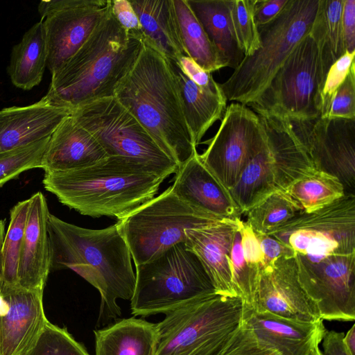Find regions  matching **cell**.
Here are the masks:
<instances>
[{"instance_id":"cell-1","label":"cell","mask_w":355,"mask_h":355,"mask_svg":"<svg viewBox=\"0 0 355 355\" xmlns=\"http://www.w3.org/2000/svg\"><path fill=\"white\" fill-rule=\"evenodd\" d=\"M48 232L51 268H69L98 291V322L119 318L121 309L116 300H131L136 277L130 250L116 223L92 230L49 214Z\"/></svg>"},{"instance_id":"cell-2","label":"cell","mask_w":355,"mask_h":355,"mask_svg":"<svg viewBox=\"0 0 355 355\" xmlns=\"http://www.w3.org/2000/svg\"><path fill=\"white\" fill-rule=\"evenodd\" d=\"M167 177L140 162L107 157L83 168L44 172V188L82 215L118 220L153 199Z\"/></svg>"},{"instance_id":"cell-3","label":"cell","mask_w":355,"mask_h":355,"mask_svg":"<svg viewBox=\"0 0 355 355\" xmlns=\"http://www.w3.org/2000/svg\"><path fill=\"white\" fill-rule=\"evenodd\" d=\"M143 46L142 37L124 29L111 10L83 46L51 75L46 95L71 111L114 97Z\"/></svg>"},{"instance_id":"cell-4","label":"cell","mask_w":355,"mask_h":355,"mask_svg":"<svg viewBox=\"0 0 355 355\" xmlns=\"http://www.w3.org/2000/svg\"><path fill=\"white\" fill-rule=\"evenodd\" d=\"M114 97L178 166L197 152L169 61L146 42Z\"/></svg>"},{"instance_id":"cell-5","label":"cell","mask_w":355,"mask_h":355,"mask_svg":"<svg viewBox=\"0 0 355 355\" xmlns=\"http://www.w3.org/2000/svg\"><path fill=\"white\" fill-rule=\"evenodd\" d=\"M320 0H288L270 22L257 26L259 46L220 87L229 101L254 102L300 41L309 35Z\"/></svg>"},{"instance_id":"cell-6","label":"cell","mask_w":355,"mask_h":355,"mask_svg":"<svg viewBox=\"0 0 355 355\" xmlns=\"http://www.w3.org/2000/svg\"><path fill=\"white\" fill-rule=\"evenodd\" d=\"M135 267V287L130 300L134 316L166 314L217 295L202 263L184 243Z\"/></svg>"},{"instance_id":"cell-7","label":"cell","mask_w":355,"mask_h":355,"mask_svg":"<svg viewBox=\"0 0 355 355\" xmlns=\"http://www.w3.org/2000/svg\"><path fill=\"white\" fill-rule=\"evenodd\" d=\"M240 297L216 295L165 314L155 355H217L242 322Z\"/></svg>"},{"instance_id":"cell-8","label":"cell","mask_w":355,"mask_h":355,"mask_svg":"<svg viewBox=\"0 0 355 355\" xmlns=\"http://www.w3.org/2000/svg\"><path fill=\"white\" fill-rule=\"evenodd\" d=\"M326 76L318 44L309 33L259 98L247 106L257 114L291 121L315 120L321 115V94Z\"/></svg>"},{"instance_id":"cell-9","label":"cell","mask_w":355,"mask_h":355,"mask_svg":"<svg viewBox=\"0 0 355 355\" xmlns=\"http://www.w3.org/2000/svg\"><path fill=\"white\" fill-rule=\"evenodd\" d=\"M214 220H220L196 211L168 187L116 223L136 266L184 243L187 230Z\"/></svg>"},{"instance_id":"cell-10","label":"cell","mask_w":355,"mask_h":355,"mask_svg":"<svg viewBox=\"0 0 355 355\" xmlns=\"http://www.w3.org/2000/svg\"><path fill=\"white\" fill-rule=\"evenodd\" d=\"M71 116L96 139L107 157L140 162L166 177L177 172L178 164L115 97L80 106Z\"/></svg>"},{"instance_id":"cell-11","label":"cell","mask_w":355,"mask_h":355,"mask_svg":"<svg viewBox=\"0 0 355 355\" xmlns=\"http://www.w3.org/2000/svg\"><path fill=\"white\" fill-rule=\"evenodd\" d=\"M266 234L308 257L355 253V194L345 193L318 210L302 211Z\"/></svg>"},{"instance_id":"cell-12","label":"cell","mask_w":355,"mask_h":355,"mask_svg":"<svg viewBox=\"0 0 355 355\" xmlns=\"http://www.w3.org/2000/svg\"><path fill=\"white\" fill-rule=\"evenodd\" d=\"M266 132L259 116L247 105L232 103L216 135L199 158L229 191L248 164L263 148Z\"/></svg>"},{"instance_id":"cell-13","label":"cell","mask_w":355,"mask_h":355,"mask_svg":"<svg viewBox=\"0 0 355 355\" xmlns=\"http://www.w3.org/2000/svg\"><path fill=\"white\" fill-rule=\"evenodd\" d=\"M299 281L320 318L355 319V253L308 257L295 254Z\"/></svg>"},{"instance_id":"cell-14","label":"cell","mask_w":355,"mask_h":355,"mask_svg":"<svg viewBox=\"0 0 355 355\" xmlns=\"http://www.w3.org/2000/svg\"><path fill=\"white\" fill-rule=\"evenodd\" d=\"M111 0H43L38 5L45 30L51 75L83 46L111 11Z\"/></svg>"},{"instance_id":"cell-15","label":"cell","mask_w":355,"mask_h":355,"mask_svg":"<svg viewBox=\"0 0 355 355\" xmlns=\"http://www.w3.org/2000/svg\"><path fill=\"white\" fill-rule=\"evenodd\" d=\"M289 121L315 168L336 176L345 193L355 194V119Z\"/></svg>"},{"instance_id":"cell-16","label":"cell","mask_w":355,"mask_h":355,"mask_svg":"<svg viewBox=\"0 0 355 355\" xmlns=\"http://www.w3.org/2000/svg\"><path fill=\"white\" fill-rule=\"evenodd\" d=\"M251 309L306 322L322 320L299 281L295 257L260 267Z\"/></svg>"},{"instance_id":"cell-17","label":"cell","mask_w":355,"mask_h":355,"mask_svg":"<svg viewBox=\"0 0 355 355\" xmlns=\"http://www.w3.org/2000/svg\"><path fill=\"white\" fill-rule=\"evenodd\" d=\"M43 291L1 288L0 355H28L49 322Z\"/></svg>"},{"instance_id":"cell-18","label":"cell","mask_w":355,"mask_h":355,"mask_svg":"<svg viewBox=\"0 0 355 355\" xmlns=\"http://www.w3.org/2000/svg\"><path fill=\"white\" fill-rule=\"evenodd\" d=\"M175 174L171 191L194 210L214 220L241 218L229 191L205 166L198 152Z\"/></svg>"},{"instance_id":"cell-19","label":"cell","mask_w":355,"mask_h":355,"mask_svg":"<svg viewBox=\"0 0 355 355\" xmlns=\"http://www.w3.org/2000/svg\"><path fill=\"white\" fill-rule=\"evenodd\" d=\"M241 218L214 220L186 231V248L199 259L217 294L237 297L230 270V253Z\"/></svg>"},{"instance_id":"cell-20","label":"cell","mask_w":355,"mask_h":355,"mask_svg":"<svg viewBox=\"0 0 355 355\" xmlns=\"http://www.w3.org/2000/svg\"><path fill=\"white\" fill-rule=\"evenodd\" d=\"M242 323L261 345L279 355H309L327 330L322 320L306 322L245 309Z\"/></svg>"},{"instance_id":"cell-21","label":"cell","mask_w":355,"mask_h":355,"mask_svg":"<svg viewBox=\"0 0 355 355\" xmlns=\"http://www.w3.org/2000/svg\"><path fill=\"white\" fill-rule=\"evenodd\" d=\"M71 110L45 95L25 106L0 110V153L23 147L51 136Z\"/></svg>"},{"instance_id":"cell-22","label":"cell","mask_w":355,"mask_h":355,"mask_svg":"<svg viewBox=\"0 0 355 355\" xmlns=\"http://www.w3.org/2000/svg\"><path fill=\"white\" fill-rule=\"evenodd\" d=\"M29 201L17 272V288L44 291L51 269L48 232L50 213L42 192L34 193Z\"/></svg>"},{"instance_id":"cell-23","label":"cell","mask_w":355,"mask_h":355,"mask_svg":"<svg viewBox=\"0 0 355 355\" xmlns=\"http://www.w3.org/2000/svg\"><path fill=\"white\" fill-rule=\"evenodd\" d=\"M107 157L96 139L71 114L51 135L42 168L44 172L76 170L92 166Z\"/></svg>"},{"instance_id":"cell-24","label":"cell","mask_w":355,"mask_h":355,"mask_svg":"<svg viewBox=\"0 0 355 355\" xmlns=\"http://www.w3.org/2000/svg\"><path fill=\"white\" fill-rule=\"evenodd\" d=\"M292 182L273 157L267 142L244 168L229 192L241 214L273 192L286 191Z\"/></svg>"},{"instance_id":"cell-25","label":"cell","mask_w":355,"mask_h":355,"mask_svg":"<svg viewBox=\"0 0 355 355\" xmlns=\"http://www.w3.org/2000/svg\"><path fill=\"white\" fill-rule=\"evenodd\" d=\"M173 72L184 116L197 147L209 128L220 120L227 107L222 91L202 88L183 71L178 60H168Z\"/></svg>"},{"instance_id":"cell-26","label":"cell","mask_w":355,"mask_h":355,"mask_svg":"<svg viewBox=\"0 0 355 355\" xmlns=\"http://www.w3.org/2000/svg\"><path fill=\"white\" fill-rule=\"evenodd\" d=\"M141 25L143 41L168 60L186 55L173 0H130Z\"/></svg>"},{"instance_id":"cell-27","label":"cell","mask_w":355,"mask_h":355,"mask_svg":"<svg viewBox=\"0 0 355 355\" xmlns=\"http://www.w3.org/2000/svg\"><path fill=\"white\" fill-rule=\"evenodd\" d=\"M95 355H155V323L135 317L124 318L94 331Z\"/></svg>"},{"instance_id":"cell-28","label":"cell","mask_w":355,"mask_h":355,"mask_svg":"<svg viewBox=\"0 0 355 355\" xmlns=\"http://www.w3.org/2000/svg\"><path fill=\"white\" fill-rule=\"evenodd\" d=\"M226 67L236 69L245 57L236 40L228 0H187Z\"/></svg>"},{"instance_id":"cell-29","label":"cell","mask_w":355,"mask_h":355,"mask_svg":"<svg viewBox=\"0 0 355 355\" xmlns=\"http://www.w3.org/2000/svg\"><path fill=\"white\" fill-rule=\"evenodd\" d=\"M47 60L46 33L40 20L12 49L7 73L12 85L26 91L37 86L42 80Z\"/></svg>"},{"instance_id":"cell-30","label":"cell","mask_w":355,"mask_h":355,"mask_svg":"<svg viewBox=\"0 0 355 355\" xmlns=\"http://www.w3.org/2000/svg\"><path fill=\"white\" fill-rule=\"evenodd\" d=\"M173 1L185 55L208 72L226 67L187 0Z\"/></svg>"},{"instance_id":"cell-31","label":"cell","mask_w":355,"mask_h":355,"mask_svg":"<svg viewBox=\"0 0 355 355\" xmlns=\"http://www.w3.org/2000/svg\"><path fill=\"white\" fill-rule=\"evenodd\" d=\"M344 0H320L309 35L316 42L327 73L346 51L342 25Z\"/></svg>"},{"instance_id":"cell-32","label":"cell","mask_w":355,"mask_h":355,"mask_svg":"<svg viewBox=\"0 0 355 355\" xmlns=\"http://www.w3.org/2000/svg\"><path fill=\"white\" fill-rule=\"evenodd\" d=\"M286 191L305 212L325 207L345 193L344 186L338 178L318 169L294 182Z\"/></svg>"},{"instance_id":"cell-33","label":"cell","mask_w":355,"mask_h":355,"mask_svg":"<svg viewBox=\"0 0 355 355\" xmlns=\"http://www.w3.org/2000/svg\"><path fill=\"white\" fill-rule=\"evenodd\" d=\"M302 211V208L286 191H277L245 212V222L255 233L265 234Z\"/></svg>"},{"instance_id":"cell-34","label":"cell","mask_w":355,"mask_h":355,"mask_svg":"<svg viewBox=\"0 0 355 355\" xmlns=\"http://www.w3.org/2000/svg\"><path fill=\"white\" fill-rule=\"evenodd\" d=\"M29 204V198L19 201L10 211V222L2 245L3 288H17V272Z\"/></svg>"},{"instance_id":"cell-35","label":"cell","mask_w":355,"mask_h":355,"mask_svg":"<svg viewBox=\"0 0 355 355\" xmlns=\"http://www.w3.org/2000/svg\"><path fill=\"white\" fill-rule=\"evenodd\" d=\"M50 137L29 145L0 153V187L23 172L40 168Z\"/></svg>"},{"instance_id":"cell-36","label":"cell","mask_w":355,"mask_h":355,"mask_svg":"<svg viewBox=\"0 0 355 355\" xmlns=\"http://www.w3.org/2000/svg\"><path fill=\"white\" fill-rule=\"evenodd\" d=\"M239 230L235 234L231 250L230 270L236 294L241 298L243 309H251L260 267L252 268L245 262L241 249Z\"/></svg>"},{"instance_id":"cell-37","label":"cell","mask_w":355,"mask_h":355,"mask_svg":"<svg viewBox=\"0 0 355 355\" xmlns=\"http://www.w3.org/2000/svg\"><path fill=\"white\" fill-rule=\"evenodd\" d=\"M256 0L230 1V10L235 36L245 56L252 55L259 46L257 26L254 17Z\"/></svg>"},{"instance_id":"cell-38","label":"cell","mask_w":355,"mask_h":355,"mask_svg":"<svg viewBox=\"0 0 355 355\" xmlns=\"http://www.w3.org/2000/svg\"><path fill=\"white\" fill-rule=\"evenodd\" d=\"M28 355H90L69 333L48 322L35 346Z\"/></svg>"},{"instance_id":"cell-39","label":"cell","mask_w":355,"mask_h":355,"mask_svg":"<svg viewBox=\"0 0 355 355\" xmlns=\"http://www.w3.org/2000/svg\"><path fill=\"white\" fill-rule=\"evenodd\" d=\"M355 53H345L338 58L329 68L321 94V118H327L334 96L349 73V69L354 64Z\"/></svg>"},{"instance_id":"cell-40","label":"cell","mask_w":355,"mask_h":355,"mask_svg":"<svg viewBox=\"0 0 355 355\" xmlns=\"http://www.w3.org/2000/svg\"><path fill=\"white\" fill-rule=\"evenodd\" d=\"M217 355H279L261 345L252 331L242 322Z\"/></svg>"},{"instance_id":"cell-41","label":"cell","mask_w":355,"mask_h":355,"mask_svg":"<svg viewBox=\"0 0 355 355\" xmlns=\"http://www.w3.org/2000/svg\"><path fill=\"white\" fill-rule=\"evenodd\" d=\"M327 118L355 119V70L354 64L343 83L337 89Z\"/></svg>"},{"instance_id":"cell-42","label":"cell","mask_w":355,"mask_h":355,"mask_svg":"<svg viewBox=\"0 0 355 355\" xmlns=\"http://www.w3.org/2000/svg\"><path fill=\"white\" fill-rule=\"evenodd\" d=\"M239 230L241 235V249L245 262L252 268L262 266L263 255L255 232L245 221L243 220Z\"/></svg>"},{"instance_id":"cell-43","label":"cell","mask_w":355,"mask_h":355,"mask_svg":"<svg viewBox=\"0 0 355 355\" xmlns=\"http://www.w3.org/2000/svg\"><path fill=\"white\" fill-rule=\"evenodd\" d=\"M111 10L116 21L124 29L141 37L139 20L130 1H112Z\"/></svg>"},{"instance_id":"cell-44","label":"cell","mask_w":355,"mask_h":355,"mask_svg":"<svg viewBox=\"0 0 355 355\" xmlns=\"http://www.w3.org/2000/svg\"><path fill=\"white\" fill-rule=\"evenodd\" d=\"M179 63L185 74L200 87L220 91V84L213 78L211 72L202 69L195 61L187 55L179 59Z\"/></svg>"},{"instance_id":"cell-45","label":"cell","mask_w":355,"mask_h":355,"mask_svg":"<svg viewBox=\"0 0 355 355\" xmlns=\"http://www.w3.org/2000/svg\"><path fill=\"white\" fill-rule=\"evenodd\" d=\"M259 241L263 255L262 266L270 264L279 257H293L295 252L289 247L285 245L275 238L263 234L255 233Z\"/></svg>"},{"instance_id":"cell-46","label":"cell","mask_w":355,"mask_h":355,"mask_svg":"<svg viewBox=\"0 0 355 355\" xmlns=\"http://www.w3.org/2000/svg\"><path fill=\"white\" fill-rule=\"evenodd\" d=\"M288 0H256L254 17L257 26L266 24L277 17Z\"/></svg>"},{"instance_id":"cell-47","label":"cell","mask_w":355,"mask_h":355,"mask_svg":"<svg viewBox=\"0 0 355 355\" xmlns=\"http://www.w3.org/2000/svg\"><path fill=\"white\" fill-rule=\"evenodd\" d=\"M342 25L345 49L349 53H355V0H344Z\"/></svg>"},{"instance_id":"cell-48","label":"cell","mask_w":355,"mask_h":355,"mask_svg":"<svg viewBox=\"0 0 355 355\" xmlns=\"http://www.w3.org/2000/svg\"><path fill=\"white\" fill-rule=\"evenodd\" d=\"M345 334L326 330L322 338V355H351L343 343Z\"/></svg>"},{"instance_id":"cell-49","label":"cell","mask_w":355,"mask_h":355,"mask_svg":"<svg viewBox=\"0 0 355 355\" xmlns=\"http://www.w3.org/2000/svg\"><path fill=\"white\" fill-rule=\"evenodd\" d=\"M343 343L349 354L355 355V324H353L345 334Z\"/></svg>"},{"instance_id":"cell-50","label":"cell","mask_w":355,"mask_h":355,"mask_svg":"<svg viewBox=\"0 0 355 355\" xmlns=\"http://www.w3.org/2000/svg\"><path fill=\"white\" fill-rule=\"evenodd\" d=\"M5 234V220L0 219V292L2 285V245Z\"/></svg>"},{"instance_id":"cell-51","label":"cell","mask_w":355,"mask_h":355,"mask_svg":"<svg viewBox=\"0 0 355 355\" xmlns=\"http://www.w3.org/2000/svg\"><path fill=\"white\" fill-rule=\"evenodd\" d=\"M309 355H322V351L320 349L319 346L313 348Z\"/></svg>"}]
</instances>
